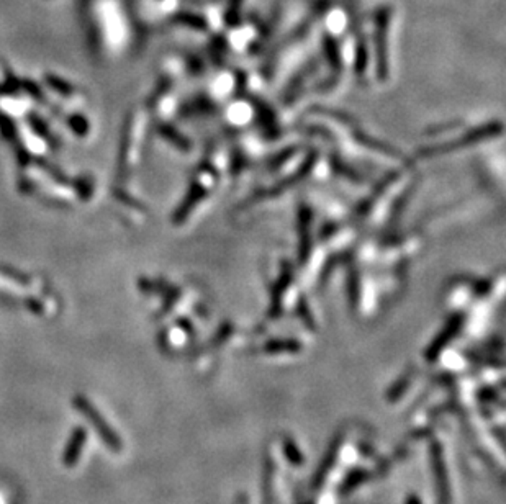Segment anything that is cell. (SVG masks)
<instances>
[{
	"instance_id": "cell-1",
	"label": "cell",
	"mask_w": 506,
	"mask_h": 504,
	"mask_svg": "<svg viewBox=\"0 0 506 504\" xmlns=\"http://www.w3.org/2000/svg\"><path fill=\"white\" fill-rule=\"evenodd\" d=\"M501 133V125L500 123H490V125H485L483 128H477V130L470 131L467 136L460 138L459 141H451V143L439 146V148H433V149H426L425 154H436V153H447L452 151V149H459L464 148V146L472 144V143H478V141L492 138V136H496Z\"/></svg>"
},
{
	"instance_id": "cell-2",
	"label": "cell",
	"mask_w": 506,
	"mask_h": 504,
	"mask_svg": "<svg viewBox=\"0 0 506 504\" xmlns=\"http://www.w3.org/2000/svg\"><path fill=\"white\" fill-rule=\"evenodd\" d=\"M460 322H462V318H460V316L452 318V320L449 321V324L446 326V331H444V333H442L441 336H439L438 339H436L434 346H433V349H431V353L439 352L444 346H446V344H447L446 340H447L449 338H452V336H456L457 329L460 328Z\"/></svg>"
},
{
	"instance_id": "cell-3",
	"label": "cell",
	"mask_w": 506,
	"mask_h": 504,
	"mask_svg": "<svg viewBox=\"0 0 506 504\" xmlns=\"http://www.w3.org/2000/svg\"><path fill=\"white\" fill-rule=\"evenodd\" d=\"M302 229H303V238H302V254H305L306 249H308V244H310V238H308V211L305 210L302 213Z\"/></svg>"
}]
</instances>
